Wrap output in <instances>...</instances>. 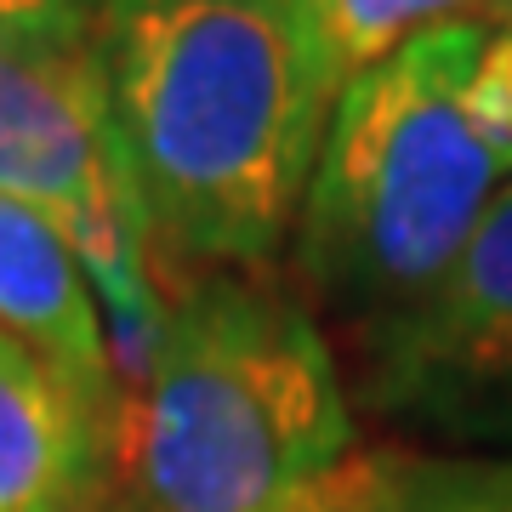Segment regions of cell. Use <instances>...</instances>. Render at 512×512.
<instances>
[{
	"label": "cell",
	"instance_id": "6da1fadb",
	"mask_svg": "<svg viewBox=\"0 0 512 512\" xmlns=\"http://www.w3.org/2000/svg\"><path fill=\"white\" fill-rule=\"evenodd\" d=\"M97 69L165 274L291 256L336 109L291 0H103Z\"/></svg>",
	"mask_w": 512,
	"mask_h": 512
},
{
	"label": "cell",
	"instance_id": "7a4b0ae2",
	"mask_svg": "<svg viewBox=\"0 0 512 512\" xmlns=\"http://www.w3.org/2000/svg\"><path fill=\"white\" fill-rule=\"evenodd\" d=\"M512 183V29L456 18L342 86L291 274L302 302L376 325L450 268Z\"/></svg>",
	"mask_w": 512,
	"mask_h": 512
},
{
	"label": "cell",
	"instance_id": "3957f363",
	"mask_svg": "<svg viewBox=\"0 0 512 512\" xmlns=\"http://www.w3.org/2000/svg\"><path fill=\"white\" fill-rule=\"evenodd\" d=\"M353 456V410L302 291L200 274L120 387L114 512H268Z\"/></svg>",
	"mask_w": 512,
	"mask_h": 512
},
{
	"label": "cell",
	"instance_id": "277c9868",
	"mask_svg": "<svg viewBox=\"0 0 512 512\" xmlns=\"http://www.w3.org/2000/svg\"><path fill=\"white\" fill-rule=\"evenodd\" d=\"M0 194L40 211L86 262L126 387L160 342L171 285L114 131L97 46L80 57L0 52Z\"/></svg>",
	"mask_w": 512,
	"mask_h": 512
},
{
	"label": "cell",
	"instance_id": "5b68a950",
	"mask_svg": "<svg viewBox=\"0 0 512 512\" xmlns=\"http://www.w3.org/2000/svg\"><path fill=\"white\" fill-rule=\"evenodd\" d=\"M370 365L393 404H461L512 387V183L450 268L370 325Z\"/></svg>",
	"mask_w": 512,
	"mask_h": 512
},
{
	"label": "cell",
	"instance_id": "8992f818",
	"mask_svg": "<svg viewBox=\"0 0 512 512\" xmlns=\"http://www.w3.org/2000/svg\"><path fill=\"white\" fill-rule=\"evenodd\" d=\"M114 478V410L35 353L0 359V512H92Z\"/></svg>",
	"mask_w": 512,
	"mask_h": 512
},
{
	"label": "cell",
	"instance_id": "52a82bcc",
	"mask_svg": "<svg viewBox=\"0 0 512 512\" xmlns=\"http://www.w3.org/2000/svg\"><path fill=\"white\" fill-rule=\"evenodd\" d=\"M0 330L23 342L40 365L69 376L103 410H120V370L109 319L86 262L52 222L0 194Z\"/></svg>",
	"mask_w": 512,
	"mask_h": 512
},
{
	"label": "cell",
	"instance_id": "ba28073f",
	"mask_svg": "<svg viewBox=\"0 0 512 512\" xmlns=\"http://www.w3.org/2000/svg\"><path fill=\"white\" fill-rule=\"evenodd\" d=\"M330 92L342 97L365 69L456 18H490L495 0H291Z\"/></svg>",
	"mask_w": 512,
	"mask_h": 512
},
{
	"label": "cell",
	"instance_id": "9c48e42d",
	"mask_svg": "<svg viewBox=\"0 0 512 512\" xmlns=\"http://www.w3.org/2000/svg\"><path fill=\"white\" fill-rule=\"evenodd\" d=\"M393 512H512V456L382 450Z\"/></svg>",
	"mask_w": 512,
	"mask_h": 512
},
{
	"label": "cell",
	"instance_id": "30bf717a",
	"mask_svg": "<svg viewBox=\"0 0 512 512\" xmlns=\"http://www.w3.org/2000/svg\"><path fill=\"white\" fill-rule=\"evenodd\" d=\"M103 0H0V52L80 57L97 46Z\"/></svg>",
	"mask_w": 512,
	"mask_h": 512
},
{
	"label": "cell",
	"instance_id": "8fae6325",
	"mask_svg": "<svg viewBox=\"0 0 512 512\" xmlns=\"http://www.w3.org/2000/svg\"><path fill=\"white\" fill-rule=\"evenodd\" d=\"M268 512H393V501H387L382 450L342 456L336 467H325L319 478H308L302 490H291L279 507H268Z\"/></svg>",
	"mask_w": 512,
	"mask_h": 512
},
{
	"label": "cell",
	"instance_id": "7c38bea8",
	"mask_svg": "<svg viewBox=\"0 0 512 512\" xmlns=\"http://www.w3.org/2000/svg\"><path fill=\"white\" fill-rule=\"evenodd\" d=\"M490 18L501 23V29H512V0H495V6H490Z\"/></svg>",
	"mask_w": 512,
	"mask_h": 512
},
{
	"label": "cell",
	"instance_id": "4fadbf2b",
	"mask_svg": "<svg viewBox=\"0 0 512 512\" xmlns=\"http://www.w3.org/2000/svg\"><path fill=\"white\" fill-rule=\"evenodd\" d=\"M6 353H29V348H23V342H12V336L0 330V359H6Z\"/></svg>",
	"mask_w": 512,
	"mask_h": 512
},
{
	"label": "cell",
	"instance_id": "5bb4252c",
	"mask_svg": "<svg viewBox=\"0 0 512 512\" xmlns=\"http://www.w3.org/2000/svg\"><path fill=\"white\" fill-rule=\"evenodd\" d=\"M92 512H114V507H109V501H103V507H92Z\"/></svg>",
	"mask_w": 512,
	"mask_h": 512
}]
</instances>
